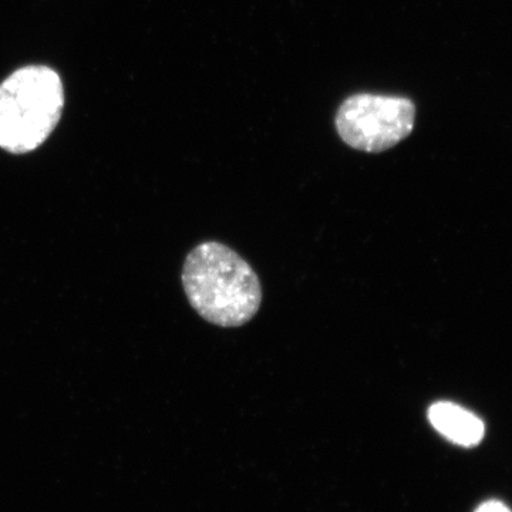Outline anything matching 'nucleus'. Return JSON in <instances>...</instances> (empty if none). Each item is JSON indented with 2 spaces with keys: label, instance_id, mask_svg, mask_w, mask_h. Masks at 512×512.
I'll return each instance as SVG.
<instances>
[{
  "label": "nucleus",
  "instance_id": "f03ea898",
  "mask_svg": "<svg viewBox=\"0 0 512 512\" xmlns=\"http://www.w3.org/2000/svg\"><path fill=\"white\" fill-rule=\"evenodd\" d=\"M64 87L55 70L26 66L0 84V148L28 154L42 146L62 119Z\"/></svg>",
  "mask_w": 512,
  "mask_h": 512
},
{
  "label": "nucleus",
  "instance_id": "f257e3e1",
  "mask_svg": "<svg viewBox=\"0 0 512 512\" xmlns=\"http://www.w3.org/2000/svg\"><path fill=\"white\" fill-rule=\"evenodd\" d=\"M183 285L198 315L222 328L245 325L262 302L254 269L220 242H204L192 249L185 259Z\"/></svg>",
  "mask_w": 512,
  "mask_h": 512
},
{
  "label": "nucleus",
  "instance_id": "20e7f679",
  "mask_svg": "<svg viewBox=\"0 0 512 512\" xmlns=\"http://www.w3.org/2000/svg\"><path fill=\"white\" fill-rule=\"evenodd\" d=\"M427 416L431 426L457 446L476 447L484 439L483 421L456 403H434Z\"/></svg>",
  "mask_w": 512,
  "mask_h": 512
},
{
  "label": "nucleus",
  "instance_id": "39448f33",
  "mask_svg": "<svg viewBox=\"0 0 512 512\" xmlns=\"http://www.w3.org/2000/svg\"><path fill=\"white\" fill-rule=\"evenodd\" d=\"M476 512H511V510L501 501L491 500L481 504Z\"/></svg>",
  "mask_w": 512,
  "mask_h": 512
},
{
  "label": "nucleus",
  "instance_id": "7ed1b4c3",
  "mask_svg": "<svg viewBox=\"0 0 512 512\" xmlns=\"http://www.w3.org/2000/svg\"><path fill=\"white\" fill-rule=\"evenodd\" d=\"M414 119L416 107L409 99L355 94L340 106L336 128L348 146L382 153L412 133Z\"/></svg>",
  "mask_w": 512,
  "mask_h": 512
}]
</instances>
